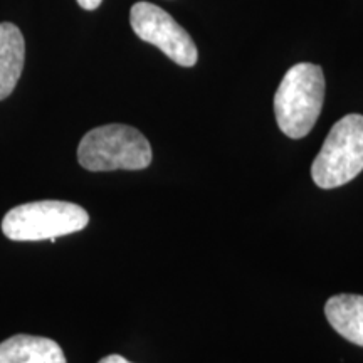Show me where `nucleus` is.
I'll list each match as a JSON object with an SVG mask.
<instances>
[{"mask_svg":"<svg viewBox=\"0 0 363 363\" xmlns=\"http://www.w3.org/2000/svg\"><path fill=\"white\" fill-rule=\"evenodd\" d=\"M325 74L318 65L299 62L284 74L274 94L279 130L293 140L305 138L316 125L325 103Z\"/></svg>","mask_w":363,"mask_h":363,"instance_id":"1","label":"nucleus"},{"mask_svg":"<svg viewBox=\"0 0 363 363\" xmlns=\"http://www.w3.org/2000/svg\"><path fill=\"white\" fill-rule=\"evenodd\" d=\"M152 158V147L142 131L120 123L88 131L78 147L79 165L89 172L143 170Z\"/></svg>","mask_w":363,"mask_h":363,"instance_id":"2","label":"nucleus"},{"mask_svg":"<svg viewBox=\"0 0 363 363\" xmlns=\"http://www.w3.org/2000/svg\"><path fill=\"white\" fill-rule=\"evenodd\" d=\"M89 222L88 212L78 203L65 201H38L17 206L2 220V233L17 242L56 240L61 235L83 230Z\"/></svg>","mask_w":363,"mask_h":363,"instance_id":"3","label":"nucleus"},{"mask_svg":"<svg viewBox=\"0 0 363 363\" xmlns=\"http://www.w3.org/2000/svg\"><path fill=\"white\" fill-rule=\"evenodd\" d=\"M363 170V115L343 116L331 126L311 165L320 189H337L357 179Z\"/></svg>","mask_w":363,"mask_h":363,"instance_id":"4","label":"nucleus"},{"mask_svg":"<svg viewBox=\"0 0 363 363\" xmlns=\"http://www.w3.org/2000/svg\"><path fill=\"white\" fill-rule=\"evenodd\" d=\"M130 24L140 39L155 45L179 66L192 67L197 65L199 51L190 34L169 12L155 4H135L130 11Z\"/></svg>","mask_w":363,"mask_h":363,"instance_id":"5","label":"nucleus"},{"mask_svg":"<svg viewBox=\"0 0 363 363\" xmlns=\"http://www.w3.org/2000/svg\"><path fill=\"white\" fill-rule=\"evenodd\" d=\"M0 363H67L65 352L51 338L13 335L0 343Z\"/></svg>","mask_w":363,"mask_h":363,"instance_id":"6","label":"nucleus"},{"mask_svg":"<svg viewBox=\"0 0 363 363\" xmlns=\"http://www.w3.org/2000/svg\"><path fill=\"white\" fill-rule=\"evenodd\" d=\"M26 61V43L19 27L0 24V101L9 98L19 83Z\"/></svg>","mask_w":363,"mask_h":363,"instance_id":"7","label":"nucleus"},{"mask_svg":"<svg viewBox=\"0 0 363 363\" xmlns=\"http://www.w3.org/2000/svg\"><path fill=\"white\" fill-rule=\"evenodd\" d=\"M325 315L330 325L345 340L363 347V296L360 294H337L325 305Z\"/></svg>","mask_w":363,"mask_h":363,"instance_id":"8","label":"nucleus"},{"mask_svg":"<svg viewBox=\"0 0 363 363\" xmlns=\"http://www.w3.org/2000/svg\"><path fill=\"white\" fill-rule=\"evenodd\" d=\"M79 4V7H83L84 11H96L101 6L103 0H76Z\"/></svg>","mask_w":363,"mask_h":363,"instance_id":"9","label":"nucleus"},{"mask_svg":"<svg viewBox=\"0 0 363 363\" xmlns=\"http://www.w3.org/2000/svg\"><path fill=\"white\" fill-rule=\"evenodd\" d=\"M98 363H131V362H128L125 357H121V355H108V357L101 358Z\"/></svg>","mask_w":363,"mask_h":363,"instance_id":"10","label":"nucleus"}]
</instances>
